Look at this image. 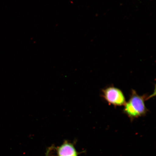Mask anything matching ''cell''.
Wrapping results in <instances>:
<instances>
[{"instance_id":"1","label":"cell","mask_w":156,"mask_h":156,"mask_svg":"<svg viewBox=\"0 0 156 156\" xmlns=\"http://www.w3.org/2000/svg\"><path fill=\"white\" fill-rule=\"evenodd\" d=\"M151 97L138 95L136 91L132 90L129 99L124 106V114L132 120L145 116L148 112L145 102Z\"/></svg>"},{"instance_id":"2","label":"cell","mask_w":156,"mask_h":156,"mask_svg":"<svg viewBox=\"0 0 156 156\" xmlns=\"http://www.w3.org/2000/svg\"><path fill=\"white\" fill-rule=\"evenodd\" d=\"M102 96L108 104L115 106H124L126 102L123 93L120 89L114 86L103 89Z\"/></svg>"},{"instance_id":"3","label":"cell","mask_w":156,"mask_h":156,"mask_svg":"<svg viewBox=\"0 0 156 156\" xmlns=\"http://www.w3.org/2000/svg\"><path fill=\"white\" fill-rule=\"evenodd\" d=\"M56 151L55 156H78V152L74 144L65 140L63 144L57 147H54Z\"/></svg>"},{"instance_id":"4","label":"cell","mask_w":156,"mask_h":156,"mask_svg":"<svg viewBox=\"0 0 156 156\" xmlns=\"http://www.w3.org/2000/svg\"><path fill=\"white\" fill-rule=\"evenodd\" d=\"M53 145H52L51 147H50L48 148V149L47 151L45 156H52V150H53Z\"/></svg>"}]
</instances>
